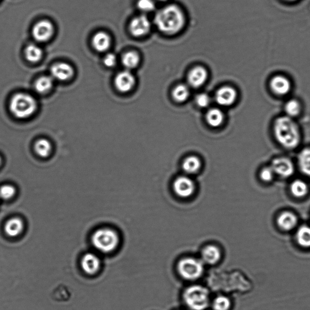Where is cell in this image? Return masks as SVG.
Wrapping results in <instances>:
<instances>
[{
	"label": "cell",
	"mask_w": 310,
	"mask_h": 310,
	"mask_svg": "<svg viewBox=\"0 0 310 310\" xmlns=\"http://www.w3.org/2000/svg\"><path fill=\"white\" fill-rule=\"evenodd\" d=\"M202 163L199 158L195 156L187 157L183 161V170L187 175L196 174L200 170Z\"/></svg>",
	"instance_id": "obj_20"
},
{
	"label": "cell",
	"mask_w": 310,
	"mask_h": 310,
	"mask_svg": "<svg viewBox=\"0 0 310 310\" xmlns=\"http://www.w3.org/2000/svg\"><path fill=\"white\" fill-rule=\"evenodd\" d=\"M286 116L290 118H296L301 113L302 105L296 99H290L285 104Z\"/></svg>",
	"instance_id": "obj_26"
},
{
	"label": "cell",
	"mask_w": 310,
	"mask_h": 310,
	"mask_svg": "<svg viewBox=\"0 0 310 310\" xmlns=\"http://www.w3.org/2000/svg\"><path fill=\"white\" fill-rule=\"evenodd\" d=\"M237 97L235 88L230 86L220 88L216 93L215 100L222 106H230L235 103Z\"/></svg>",
	"instance_id": "obj_12"
},
{
	"label": "cell",
	"mask_w": 310,
	"mask_h": 310,
	"mask_svg": "<svg viewBox=\"0 0 310 310\" xmlns=\"http://www.w3.org/2000/svg\"><path fill=\"white\" fill-rule=\"evenodd\" d=\"M277 224L280 229L285 232H289L295 229L298 226V217L295 213L285 211L279 214L277 218Z\"/></svg>",
	"instance_id": "obj_14"
},
{
	"label": "cell",
	"mask_w": 310,
	"mask_h": 310,
	"mask_svg": "<svg viewBox=\"0 0 310 310\" xmlns=\"http://www.w3.org/2000/svg\"><path fill=\"white\" fill-rule=\"evenodd\" d=\"M296 239L299 245L303 248H310V226L303 225L297 230Z\"/></svg>",
	"instance_id": "obj_24"
},
{
	"label": "cell",
	"mask_w": 310,
	"mask_h": 310,
	"mask_svg": "<svg viewBox=\"0 0 310 310\" xmlns=\"http://www.w3.org/2000/svg\"><path fill=\"white\" fill-rule=\"evenodd\" d=\"M52 77L59 81H67L73 76L74 71L71 65L59 62L55 64L51 68Z\"/></svg>",
	"instance_id": "obj_15"
},
{
	"label": "cell",
	"mask_w": 310,
	"mask_h": 310,
	"mask_svg": "<svg viewBox=\"0 0 310 310\" xmlns=\"http://www.w3.org/2000/svg\"><path fill=\"white\" fill-rule=\"evenodd\" d=\"M2 164V158L1 157H0V166H1Z\"/></svg>",
	"instance_id": "obj_40"
},
{
	"label": "cell",
	"mask_w": 310,
	"mask_h": 310,
	"mask_svg": "<svg viewBox=\"0 0 310 310\" xmlns=\"http://www.w3.org/2000/svg\"><path fill=\"white\" fill-rule=\"evenodd\" d=\"M137 8L141 12L150 13L156 9V3L154 0H138Z\"/></svg>",
	"instance_id": "obj_33"
},
{
	"label": "cell",
	"mask_w": 310,
	"mask_h": 310,
	"mask_svg": "<svg viewBox=\"0 0 310 310\" xmlns=\"http://www.w3.org/2000/svg\"><path fill=\"white\" fill-rule=\"evenodd\" d=\"M34 148L36 153L42 158L48 157L52 150L50 142L45 139L39 140L36 142Z\"/></svg>",
	"instance_id": "obj_31"
},
{
	"label": "cell",
	"mask_w": 310,
	"mask_h": 310,
	"mask_svg": "<svg viewBox=\"0 0 310 310\" xmlns=\"http://www.w3.org/2000/svg\"><path fill=\"white\" fill-rule=\"evenodd\" d=\"M117 63V57L114 54H108L104 58V64L107 67H114Z\"/></svg>",
	"instance_id": "obj_37"
},
{
	"label": "cell",
	"mask_w": 310,
	"mask_h": 310,
	"mask_svg": "<svg viewBox=\"0 0 310 310\" xmlns=\"http://www.w3.org/2000/svg\"><path fill=\"white\" fill-rule=\"evenodd\" d=\"M189 96L190 90L186 85L179 84L173 89L172 97L174 100L178 103L186 101Z\"/></svg>",
	"instance_id": "obj_29"
},
{
	"label": "cell",
	"mask_w": 310,
	"mask_h": 310,
	"mask_svg": "<svg viewBox=\"0 0 310 310\" xmlns=\"http://www.w3.org/2000/svg\"><path fill=\"white\" fill-rule=\"evenodd\" d=\"M115 84L119 91L126 93L135 86L134 75L128 71L121 72L115 77Z\"/></svg>",
	"instance_id": "obj_13"
},
{
	"label": "cell",
	"mask_w": 310,
	"mask_h": 310,
	"mask_svg": "<svg viewBox=\"0 0 310 310\" xmlns=\"http://www.w3.org/2000/svg\"><path fill=\"white\" fill-rule=\"evenodd\" d=\"M204 270L203 262L196 259L185 258L178 263V272L184 279L188 281H194L200 278L203 275Z\"/></svg>",
	"instance_id": "obj_6"
},
{
	"label": "cell",
	"mask_w": 310,
	"mask_h": 310,
	"mask_svg": "<svg viewBox=\"0 0 310 310\" xmlns=\"http://www.w3.org/2000/svg\"><path fill=\"white\" fill-rule=\"evenodd\" d=\"M271 167L276 176L282 178H289L295 173V165L288 158L279 157L274 159Z\"/></svg>",
	"instance_id": "obj_8"
},
{
	"label": "cell",
	"mask_w": 310,
	"mask_h": 310,
	"mask_svg": "<svg viewBox=\"0 0 310 310\" xmlns=\"http://www.w3.org/2000/svg\"><path fill=\"white\" fill-rule=\"evenodd\" d=\"M81 266L84 271L88 275L96 273L100 267V260L92 253H87L82 259Z\"/></svg>",
	"instance_id": "obj_17"
},
{
	"label": "cell",
	"mask_w": 310,
	"mask_h": 310,
	"mask_svg": "<svg viewBox=\"0 0 310 310\" xmlns=\"http://www.w3.org/2000/svg\"><path fill=\"white\" fill-rule=\"evenodd\" d=\"M285 1L290 2H295V1H296V0H285Z\"/></svg>",
	"instance_id": "obj_39"
},
{
	"label": "cell",
	"mask_w": 310,
	"mask_h": 310,
	"mask_svg": "<svg viewBox=\"0 0 310 310\" xmlns=\"http://www.w3.org/2000/svg\"><path fill=\"white\" fill-rule=\"evenodd\" d=\"M196 104L201 108H205L209 106L210 102V99L206 94H201L196 98Z\"/></svg>",
	"instance_id": "obj_36"
},
{
	"label": "cell",
	"mask_w": 310,
	"mask_h": 310,
	"mask_svg": "<svg viewBox=\"0 0 310 310\" xmlns=\"http://www.w3.org/2000/svg\"><path fill=\"white\" fill-rule=\"evenodd\" d=\"M140 56L135 52H128L122 58V62L124 67L128 70L136 68L140 64Z\"/></svg>",
	"instance_id": "obj_28"
},
{
	"label": "cell",
	"mask_w": 310,
	"mask_h": 310,
	"mask_svg": "<svg viewBox=\"0 0 310 310\" xmlns=\"http://www.w3.org/2000/svg\"><path fill=\"white\" fill-rule=\"evenodd\" d=\"M224 120V114L219 108H213L208 111L206 115V121L210 127H219L223 124Z\"/></svg>",
	"instance_id": "obj_23"
},
{
	"label": "cell",
	"mask_w": 310,
	"mask_h": 310,
	"mask_svg": "<svg viewBox=\"0 0 310 310\" xmlns=\"http://www.w3.org/2000/svg\"><path fill=\"white\" fill-rule=\"evenodd\" d=\"M26 59L31 62H37L42 58V51L40 48L35 45H30L25 50Z\"/></svg>",
	"instance_id": "obj_30"
},
{
	"label": "cell",
	"mask_w": 310,
	"mask_h": 310,
	"mask_svg": "<svg viewBox=\"0 0 310 310\" xmlns=\"http://www.w3.org/2000/svg\"><path fill=\"white\" fill-rule=\"evenodd\" d=\"M54 84V80L51 77L44 76L38 79L35 82V91L39 94H44L51 91Z\"/></svg>",
	"instance_id": "obj_27"
},
{
	"label": "cell",
	"mask_w": 310,
	"mask_h": 310,
	"mask_svg": "<svg viewBox=\"0 0 310 310\" xmlns=\"http://www.w3.org/2000/svg\"><path fill=\"white\" fill-rule=\"evenodd\" d=\"M208 74L206 69L203 67L194 68L188 75V81L191 86L198 88L202 86L207 80Z\"/></svg>",
	"instance_id": "obj_16"
},
{
	"label": "cell",
	"mask_w": 310,
	"mask_h": 310,
	"mask_svg": "<svg viewBox=\"0 0 310 310\" xmlns=\"http://www.w3.org/2000/svg\"><path fill=\"white\" fill-rule=\"evenodd\" d=\"M298 164L302 173L310 178V147L303 148L299 153Z\"/></svg>",
	"instance_id": "obj_21"
},
{
	"label": "cell",
	"mask_w": 310,
	"mask_h": 310,
	"mask_svg": "<svg viewBox=\"0 0 310 310\" xmlns=\"http://www.w3.org/2000/svg\"><path fill=\"white\" fill-rule=\"evenodd\" d=\"M290 192L293 196L297 198H302L306 195L309 192V187L307 183L302 180L293 181L290 185Z\"/></svg>",
	"instance_id": "obj_22"
},
{
	"label": "cell",
	"mask_w": 310,
	"mask_h": 310,
	"mask_svg": "<svg viewBox=\"0 0 310 310\" xmlns=\"http://www.w3.org/2000/svg\"><path fill=\"white\" fill-rule=\"evenodd\" d=\"M204 262L210 265L215 264L222 258V253L218 247L210 245L205 247L202 252Z\"/></svg>",
	"instance_id": "obj_18"
},
{
	"label": "cell",
	"mask_w": 310,
	"mask_h": 310,
	"mask_svg": "<svg viewBox=\"0 0 310 310\" xmlns=\"http://www.w3.org/2000/svg\"><path fill=\"white\" fill-rule=\"evenodd\" d=\"M184 299L191 309L204 310L209 305V292L203 286H191L184 292Z\"/></svg>",
	"instance_id": "obj_4"
},
{
	"label": "cell",
	"mask_w": 310,
	"mask_h": 310,
	"mask_svg": "<svg viewBox=\"0 0 310 310\" xmlns=\"http://www.w3.org/2000/svg\"><path fill=\"white\" fill-rule=\"evenodd\" d=\"M54 28L52 23L47 20L39 21L32 29V35L36 41L46 42L54 34Z\"/></svg>",
	"instance_id": "obj_10"
},
{
	"label": "cell",
	"mask_w": 310,
	"mask_h": 310,
	"mask_svg": "<svg viewBox=\"0 0 310 310\" xmlns=\"http://www.w3.org/2000/svg\"><path fill=\"white\" fill-rule=\"evenodd\" d=\"M92 45L98 52H103L108 50L110 46V38L106 33L99 32L92 38Z\"/></svg>",
	"instance_id": "obj_19"
},
{
	"label": "cell",
	"mask_w": 310,
	"mask_h": 310,
	"mask_svg": "<svg viewBox=\"0 0 310 310\" xmlns=\"http://www.w3.org/2000/svg\"><path fill=\"white\" fill-rule=\"evenodd\" d=\"M173 190L178 197L188 198L193 195L195 190V185L192 178L189 176H180L174 180Z\"/></svg>",
	"instance_id": "obj_7"
},
{
	"label": "cell",
	"mask_w": 310,
	"mask_h": 310,
	"mask_svg": "<svg viewBox=\"0 0 310 310\" xmlns=\"http://www.w3.org/2000/svg\"><path fill=\"white\" fill-rule=\"evenodd\" d=\"M214 310H229L231 306L230 300L224 296H217L213 302Z\"/></svg>",
	"instance_id": "obj_32"
},
{
	"label": "cell",
	"mask_w": 310,
	"mask_h": 310,
	"mask_svg": "<svg viewBox=\"0 0 310 310\" xmlns=\"http://www.w3.org/2000/svg\"><path fill=\"white\" fill-rule=\"evenodd\" d=\"M16 190L11 185H5L0 188V198L5 200L11 199L15 195Z\"/></svg>",
	"instance_id": "obj_35"
},
{
	"label": "cell",
	"mask_w": 310,
	"mask_h": 310,
	"mask_svg": "<svg viewBox=\"0 0 310 310\" xmlns=\"http://www.w3.org/2000/svg\"><path fill=\"white\" fill-rule=\"evenodd\" d=\"M10 110L16 118L25 119L35 113L37 108L35 99L26 94H17L10 101Z\"/></svg>",
	"instance_id": "obj_3"
},
{
	"label": "cell",
	"mask_w": 310,
	"mask_h": 310,
	"mask_svg": "<svg viewBox=\"0 0 310 310\" xmlns=\"http://www.w3.org/2000/svg\"><path fill=\"white\" fill-rule=\"evenodd\" d=\"M158 1H159L160 2H167L168 0H158Z\"/></svg>",
	"instance_id": "obj_38"
},
{
	"label": "cell",
	"mask_w": 310,
	"mask_h": 310,
	"mask_svg": "<svg viewBox=\"0 0 310 310\" xmlns=\"http://www.w3.org/2000/svg\"><path fill=\"white\" fill-rule=\"evenodd\" d=\"M151 23L145 15L137 16L131 20L129 30L131 34L135 37H142L146 35L150 32Z\"/></svg>",
	"instance_id": "obj_9"
},
{
	"label": "cell",
	"mask_w": 310,
	"mask_h": 310,
	"mask_svg": "<svg viewBox=\"0 0 310 310\" xmlns=\"http://www.w3.org/2000/svg\"><path fill=\"white\" fill-rule=\"evenodd\" d=\"M273 132L276 140L286 149H295L301 143V132L293 118L287 116L277 118L273 125Z\"/></svg>",
	"instance_id": "obj_1"
},
{
	"label": "cell",
	"mask_w": 310,
	"mask_h": 310,
	"mask_svg": "<svg viewBox=\"0 0 310 310\" xmlns=\"http://www.w3.org/2000/svg\"><path fill=\"white\" fill-rule=\"evenodd\" d=\"M154 21L161 32L167 35H174L183 29L186 18L179 6L170 5L157 13Z\"/></svg>",
	"instance_id": "obj_2"
},
{
	"label": "cell",
	"mask_w": 310,
	"mask_h": 310,
	"mask_svg": "<svg viewBox=\"0 0 310 310\" xmlns=\"http://www.w3.org/2000/svg\"><path fill=\"white\" fill-rule=\"evenodd\" d=\"M23 223L20 219L13 218L8 220L6 224L5 230L9 236H17L22 232L23 230Z\"/></svg>",
	"instance_id": "obj_25"
},
{
	"label": "cell",
	"mask_w": 310,
	"mask_h": 310,
	"mask_svg": "<svg viewBox=\"0 0 310 310\" xmlns=\"http://www.w3.org/2000/svg\"><path fill=\"white\" fill-rule=\"evenodd\" d=\"M270 88L279 96H285L292 90V83L287 77L282 75L274 76L270 82Z\"/></svg>",
	"instance_id": "obj_11"
},
{
	"label": "cell",
	"mask_w": 310,
	"mask_h": 310,
	"mask_svg": "<svg viewBox=\"0 0 310 310\" xmlns=\"http://www.w3.org/2000/svg\"><path fill=\"white\" fill-rule=\"evenodd\" d=\"M260 178L263 182L271 183L275 179L276 174L271 166L263 167L260 171Z\"/></svg>",
	"instance_id": "obj_34"
},
{
	"label": "cell",
	"mask_w": 310,
	"mask_h": 310,
	"mask_svg": "<svg viewBox=\"0 0 310 310\" xmlns=\"http://www.w3.org/2000/svg\"><path fill=\"white\" fill-rule=\"evenodd\" d=\"M92 240L95 248L103 253L114 251L119 243L118 234L108 229L97 230L92 236Z\"/></svg>",
	"instance_id": "obj_5"
}]
</instances>
